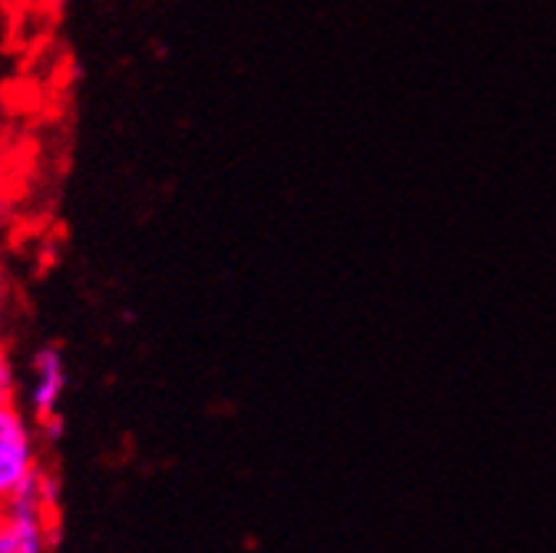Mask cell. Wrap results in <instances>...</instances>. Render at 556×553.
Segmentation results:
<instances>
[{
  "mask_svg": "<svg viewBox=\"0 0 556 553\" xmlns=\"http://www.w3.org/2000/svg\"><path fill=\"white\" fill-rule=\"evenodd\" d=\"M56 540V480L40 467L0 504V553H50Z\"/></svg>",
  "mask_w": 556,
  "mask_h": 553,
  "instance_id": "cell-1",
  "label": "cell"
},
{
  "mask_svg": "<svg viewBox=\"0 0 556 553\" xmlns=\"http://www.w3.org/2000/svg\"><path fill=\"white\" fill-rule=\"evenodd\" d=\"M37 470V425L17 401L0 404V504L14 498Z\"/></svg>",
  "mask_w": 556,
  "mask_h": 553,
  "instance_id": "cell-2",
  "label": "cell"
},
{
  "mask_svg": "<svg viewBox=\"0 0 556 553\" xmlns=\"http://www.w3.org/2000/svg\"><path fill=\"white\" fill-rule=\"evenodd\" d=\"M70 385L66 355L56 344H40L30 359V388H27V414L47 435H60V404Z\"/></svg>",
  "mask_w": 556,
  "mask_h": 553,
  "instance_id": "cell-3",
  "label": "cell"
},
{
  "mask_svg": "<svg viewBox=\"0 0 556 553\" xmlns=\"http://www.w3.org/2000/svg\"><path fill=\"white\" fill-rule=\"evenodd\" d=\"M17 401V375H14V365L4 352V344H0V404H11Z\"/></svg>",
  "mask_w": 556,
  "mask_h": 553,
  "instance_id": "cell-4",
  "label": "cell"
},
{
  "mask_svg": "<svg viewBox=\"0 0 556 553\" xmlns=\"http://www.w3.org/2000/svg\"><path fill=\"white\" fill-rule=\"evenodd\" d=\"M4 179H8V147L4 136H0V192H4Z\"/></svg>",
  "mask_w": 556,
  "mask_h": 553,
  "instance_id": "cell-5",
  "label": "cell"
},
{
  "mask_svg": "<svg viewBox=\"0 0 556 553\" xmlns=\"http://www.w3.org/2000/svg\"><path fill=\"white\" fill-rule=\"evenodd\" d=\"M11 8H17V11H30V8H37L40 0H8Z\"/></svg>",
  "mask_w": 556,
  "mask_h": 553,
  "instance_id": "cell-6",
  "label": "cell"
}]
</instances>
